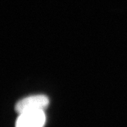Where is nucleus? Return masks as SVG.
<instances>
[{
	"label": "nucleus",
	"mask_w": 127,
	"mask_h": 127,
	"mask_svg": "<svg viewBox=\"0 0 127 127\" xmlns=\"http://www.w3.org/2000/svg\"><path fill=\"white\" fill-rule=\"evenodd\" d=\"M49 103L48 97L44 95H32L20 100L16 104L15 109L19 114L35 110H44Z\"/></svg>",
	"instance_id": "obj_1"
},
{
	"label": "nucleus",
	"mask_w": 127,
	"mask_h": 127,
	"mask_svg": "<svg viewBox=\"0 0 127 127\" xmlns=\"http://www.w3.org/2000/svg\"><path fill=\"white\" fill-rule=\"evenodd\" d=\"M45 119L44 110L24 112L18 117L16 127H44Z\"/></svg>",
	"instance_id": "obj_2"
}]
</instances>
